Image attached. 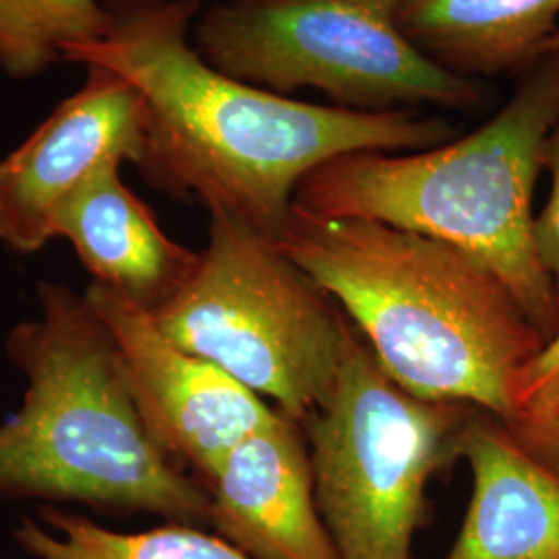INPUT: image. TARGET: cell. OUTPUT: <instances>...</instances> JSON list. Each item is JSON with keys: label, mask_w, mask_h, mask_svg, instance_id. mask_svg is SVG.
I'll return each instance as SVG.
<instances>
[{"label": "cell", "mask_w": 559, "mask_h": 559, "mask_svg": "<svg viewBox=\"0 0 559 559\" xmlns=\"http://www.w3.org/2000/svg\"><path fill=\"white\" fill-rule=\"evenodd\" d=\"M543 168L551 175V193L539 216H535V242L559 305V119L545 140Z\"/></svg>", "instance_id": "17"}, {"label": "cell", "mask_w": 559, "mask_h": 559, "mask_svg": "<svg viewBox=\"0 0 559 559\" xmlns=\"http://www.w3.org/2000/svg\"><path fill=\"white\" fill-rule=\"evenodd\" d=\"M60 102L27 140L0 160V242L21 255L55 237L60 210L94 177L140 162L145 104L140 90L106 67Z\"/></svg>", "instance_id": "9"}, {"label": "cell", "mask_w": 559, "mask_h": 559, "mask_svg": "<svg viewBox=\"0 0 559 559\" xmlns=\"http://www.w3.org/2000/svg\"><path fill=\"white\" fill-rule=\"evenodd\" d=\"M104 0H0V71L29 80L102 40Z\"/></svg>", "instance_id": "15"}, {"label": "cell", "mask_w": 559, "mask_h": 559, "mask_svg": "<svg viewBox=\"0 0 559 559\" xmlns=\"http://www.w3.org/2000/svg\"><path fill=\"white\" fill-rule=\"evenodd\" d=\"M13 539L36 559H251L200 526L170 522L141 533H119L55 506L40 508V520H21Z\"/></svg>", "instance_id": "14"}, {"label": "cell", "mask_w": 559, "mask_h": 559, "mask_svg": "<svg viewBox=\"0 0 559 559\" xmlns=\"http://www.w3.org/2000/svg\"><path fill=\"white\" fill-rule=\"evenodd\" d=\"M473 496L443 559H559V475L475 411L459 438Z\"/></svg>", "instance_id": "11"}, {"label": "cell", "mask_w": 559, "mask_h": 559, "mask_svg": "<svg viewBox=\"0 0 559 559\" xmlns=\"http://www.w3.org/2000/svg\"><path fill=\"white\" fill-rule=\"evenodd\" d=\"M556 50H559V27L547 38V41L543 44V48H540V57L543 55H547V52H556Z\"/></svg>", "instance_id": "19"}, {"label": "cell", "mask_w": 559, "mask_h": 559, "mask_svg": "<svg viewBox=\"0 0 559 559\" xmlns=\"http://www.w3.org/2000/svg\"><path fill=\"white\" fill-rule=\"evenodd\" d=\"M210 524L251 559H338L316 498L309 443L280 415L203 480Z\"/></svg>", "instance_id": "10"}, {"label": "cell", "mask_w": 559, "mask_h": 559, "mask_svg": "<svg viewBox=\"0 0 559 559\" xmlns=\"http://www.w3.org/2000/svg\"><path fill=\"white\" fill-rule=\"evenodd\" d=\"M559 0H399V25L425 57L466 80L524 71L558 29Z\"/></svg>", "instance_id": "13"}, {"label": "cell", "mask_w": 559, "mask_h": 559, "mask_svg": "<svg viewBox=\"0 0 559 559\" xmlns=\"http://www.w3.org/2000/svg\"><path fill=\"white\" fill-rule=\"evenodd\" d=\"M510 433L545 466L559 475V411L547 419L510 429Z\"/></svg>", "instance_id": "18"}, {"label": "cell", "mask_w": 559, "mask_h": 559, "mask_svg": "<svg viewBox=\"0 0 559 559\" xmlns=\"http://www.w3.org/2000/svg\"><path fill=\"white\" fill-rule=\"evenodd\" d=\"M55 237L67 239L85 270L150 313L195 272L200 251L170 239L154 212L108 168L60 210Z\"/></svg>", "instance_id": "12"}, {"label": "cell", "mask_w": 559, "mask_h": 559, "mask_svg": "<svg viewBox=\"0 0 559 559\" xmlns=\"http://www.w3.org/2000/svg\"><path fill=\"white\" fill-rule=\"evenodd\" d=\"M520 73L512 98L473 133L417 152L338 156L300 182L295 205L459 247L508 286L547 342L559 305L535 242L533 195L559 119V50Z\"/></svg>", "instance_id": "4"}, {"label": "cell", "mask_w": 559, "mask_h": 559, "mask_svg": "<svg viewBox=\"0 0 559 559\" xmlns=\"http://www.w3.org/2000/svg\"><path fill=\"white\" fill-rule=\"evenodd\" d=\"M25 378L0 423V498L75 501L210 524V496L166 456L141 417L117 342L85 295L38 284V316L7 336Z\"/></svg>", "instance_id": "3"}, {"label": "cell", "mask_w": 559, "mask_h": 559, "mask_svg": "<svg viewBox=\"0 0 559 559\" xmlns=\"http://www.w3.org/2000/svg\"><path fill=\"white\" fill-rule=\"evenodd\" d=\"M106 32L67 62L106 67L145 104L141 177L177 200L280 239L300 182L357 152H417L456 138L420 110L360 112L235 80L200 57L191 29L203 0H104Z\"/></svg>", "instance_id": "1"}, {"label": "cell", "mask_w": 559, "mask_h": 559, "mask_svg": "<svg viewBox=\"0 0 559 559\" xmlns=\"http://www.w3.org/2000/svg\"><path fill=\"white\" fill-rule=\"evenodd\" d=\"M152 318L299 427L332 396L355 332L278 240L224 212L210 214L195 272Z\"/></svg>", "instance_id": "5"}, {"label": "cell", "mask_w": 559, "mask_h": 559, "mask_svg": "<svg viewBox=\"0 0 559 559\" xmlns=\"http://www.w3.org/2000/svg\"><path fill=\"white\" fill-rule=\"evenodd\" d=\"M83 295L117 342L152 438L201 485L240 441L278 419L274 406L221 367L166 338L147 309L96 282Z\"/></svg>", "instance_id": "8"}, {"label": "cell", "mask_w": 559, "mask_h": 559, "mask_svg": "<svg viewBox=\"0 0 559 559\" xmlns=\"http://www.w3.org/2000/svg\"><path fill=\"white\" fill-rule=\"evenodd\" d=\"M278 242L402 390L514 423L520 371L545 338L483 261L443 240L295 203Z\"/></svg>", "instance_id": "2"}, {"label": "cell", "mask_w": 559, "mask_h": 559, "mask_svg": "<svg viewBox=\"0 0 559 559\" xmlns=\"http://www.w3.org/2000/svg\"><path fill=\"white\" fill-rule=\"evenodd\" d=\"M559 411V330L528 360L516 381V419L508 429L547 419Z\"/></svg>", "instance_id": "16"}, {"label": "cell", "mask_w": 559, "mask_h": 559, "mask_svg": "<svg viewBox=\"0 0 559 559\" xmlns=\"http://www.w3.org/2000/svg\"><path fill=\"white\" fill-rule=\"evenodd\" d=\"M475 411L408 394L353 332L332 396L300 427L338 559H411L427 483L459 459Z\"/></svg>", "instance_id": "7"}, {"label": "cell", "mask_w": 559, "mask_h": 559, "mask_svg": "<svg viewBox=\"0 0 559 559\" xmlns=\"http://www.w3.org/2000/svg\"><path fill=\"white\" fill-rule=\"evenodd\" d=\"M191 41L222 73L293 96L318 90L332 106L388 112L485 102L479 81L425 57L399 25V0H218Z\"/></svg>", "instance_id": "6"}]
</instances>
